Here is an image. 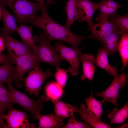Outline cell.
I'll return each mask as SVG.
<instances>
[{"instance_id": "obj_25", "label": "cell", "mask_w": 128, "mask_h": 128, "mask_svg": "<svg viewBox=\"0 0 128 128\" xmlns=\"http://www.w3.org/2000/svg\"><path fill=\"white\" fill-rule=\"evenodd\" d=\"M77 0H68L64 3L66 6L64 8L67 15V21L65 25L70 28V27L75 20L77 19Z\"/></svg>"}, {"instance_id": "obj_19", "label": "cell", "mask_w": 128, "mask_h": 128, "mask_svg": "<svg viewBox=\"0 0 128 128\" xmlns=\"http://www.w3.org/2000/svg\"><path fill=\"white\" fill-rule=\"evenodd\" d=\"M32 27L25 24L20 25L17 31L22 39L23 42L29 47L35 53L37 46L35 44L32 34Z\"/></svg>"}, {"instance_id": "obj_6", "label": "cell", "mask_w": 128, "mask_h": 128, "mask_svg": "<svg viewBox=\"0 0 128 128\" xmlns=\"http://www.w3.org/2000/svg\"><path fill=\"white\" fill-rule=\"evenodd\" d=\"M29 72L24 80L26 90L29 94H34L37 97L44 82L48 77L53 75V73L50 69L44 71L40 66Z\"/></svg>"}, {"instance_id": "obj_16", "label": "cell", "mask_w": 128, "mask_h": 128, "mask_svg": "<svg viewBox=\"0 0 128 128\" xmlns=\"http://www.w3.org/2000/svg\"><path fill=\"white\" fill-rule=\"evenodd\" d=\"M2 12L4 26L3 27L0 29V30L4 33L10 34H12L18 28L15 17L11 14L5 8V6L0 3Z\"/></svg>"}, {"instance_id": "obj_13", "label": "cell", "mask_w": 128, "mask_h": 128, "mask_svg": "<svg viewBox=\"0 0 128 128\" xmlns=\"http://www.w3.org/2000/svg\"><path fill=\"white\" fill-rule=\"evenodd\" d=\"M95 56L91 54H85L81 55L79 57V61L82 63L83 73L81 76L82 81L87 79L91 81L93 80L96 68L94 65Z\"/></svg>"}, {"instance_id": "obj_15", "label": "cell", "mask_w": 128, "mask_h": 128, "mask_svg": "<svg viewBox=\"0 0 128 128\" xmlns=\"http://www.w3.org/2000/svg\"><path fill=\"white\" fill-rule=\"evenodd\" d=\"M108 55L103 47L98 49L94 63L96 66L104 69L109 74L114 76L117 73V68L116 67H112L109 64Z\"/></svg>"}, {"instance_id": "obj_12", "label": "cell", "mask_w": 128, "mask_h": 128, "mask_svg": "<svg viewBox=\"0 0 128 128\" xmlns=\"http://www.w3.org/2000/svg\"><path fill=\"white\" fill-rule=\"evenodd\" d=\"M118 27L112 23L108 21V19L100 20L94 24L90 30L93 39L99 40L109 34Z\"/></svg>"}, {"instance_id": "obj_4", "label": "cell", "mask_w": 128, "mask_h": 128, "mask_svg": "<svg viewBox=\"0 0 128 128\" xmlns=\"http://www.w3.org/2000/svg\"><path fill=\"white\" fill-rule=\"evenodd\" d=\"M33 38L35 43H39L37 52L35 53L40 63H47L56 69L60 67L62 60L57 53L55 47L51 45V41L44 32L39 36H34Z\"/></svg>"}, {"instance_id": "obj_26", "label": "cell", "mask_w": 128, "mask_h": 128, "mask_svg": "<svg viewBox=\"0 0 128 128\" xmlns=\"http://www.w3.org/2000/svg\"><path fill=\"white\" fill-rule=\"evenodd\" d=\"M11 96L9 91L4 86L3 83L0 82V107L6 110L12 108Z\"/></svg>"}, {"instance_id": "obj_36", "label": "cell", "mask_w": 128, "mask_h": 128, "mask_svg": "<svg viewBox=\"0 0 128 128\" xmlns=\"http://www.w3.org/2000/svg\"><path fill=\"white\" fill-rule=\"evenodd\" d=\"M5 46L4 39L0 36V53H1L4 50Z\"/></svg>"}, {"instance_id": "obj_3", "label": "cell", "mask_w": 128, "mask_h": 128, "mask_svg": "<svg viewBox=\"0 0 128 128\" xmlns=\"http://www.w3.org/2000/svg\"><path fill=\"white\" fill-rule=\"evenodd\" d=\"M0 3L9 7L13 11L19 23H26L36 16L42 9L41 4L30 0H0Z\"/></svg>"}, {"instance_id": "obj_1", "label": "cell", "mask_w": 128, "mask_h": 128, "mask_svg": "<svg viewBox=\"0 0 128 128\" xmlns=\"http://www.w3.org/2000/svg\"><path fill=\"white\" fill-rule=\"evenodd\" d=\"M47 8L42 9L39 16H35L27 23L43 30L47 37L51 41L53 40L63 41L70 44L72 48L77 49L79 44L83 40L92 39L91 35L87 36L77 35L71 31L70 28L56 22L48 14Z\"/></svg>"}, {"instance_id": "obj_18", "label": "cell", "mask_w": 128, "mask_h": 128, "mask_svg": "<svg viewBox=\"0 0 128 128\" xmlns=\"http://www.w3.org/2000/svg\"><path fill=\"white\" fill-rule=\"evenodd\" d=\"M90 96L85 99L87 107V109L90 115L95 120L101 122V118L103 112L102 101L100 102L96 100L93 96L91 91Z\"/></svg>"}, {"instance_id": "obj_9", "label": "cell", "mask_w": 128, "mask_h": 128, "mask_svg": "<svg viewBox=\"0 0 128 128\" xmlns=\"http://www.w3.org/2000/svg\"><path fill=\"white\" fill-rule=\"evenodd\" d=\"M25 112L17 110L14 108L8 110L7 114L3 116L8 128H36L35 124L31 123Z\"/></svg>"}, {"instance_id": "obj_29", "label": "cell", "mask_w": 128, "mask_h": 128, "mask_svg": "<svg viewBox=\"0 0 128 128\" xmlns=\"http://www.w3.org/2000/svg\"><path fill=\"white\" fill-rule=\"evenodd\" d=\"M97 3L100 12L99 16L96 19L97 21L108 19L109 16L115 14L117 11V10L108 6L102 0L101 1Z\"/></svg>"}, {"instance_id": "obj_37", "label": "cell", "mask_w": 128, "mask_h": 128, "mask_svg": "<svg viewBox=\"0 0 128 128\" xmlns=\"http://www.w3.org/2000/svg\"><path fill=\"white\" fill-rule=\"evenodd\" d=\"M2 19V12L1 7L0 5V20Z\"/></svg>"}, {"instance_id": "obj_14", "label": "cell", "mask_w": 128, "mask_h": 128, "mask_svg": "<svg viewBox=\"0 0 128 128\" xmlns=\"http://www.w3.org/2000/svg\"><path fill=\"white\" fill-rule=\"evenodd\" d=\"M122 31L118 28L109 34L99 40L103 44V48L109 55H113L118 51L119 38Z\"/></svg>"}, {"instance_id": "obj_30", "label": "cell", "mask_w": 128, "mask_h": 128, "mask_svg": "<svg viewBox=\"0 0 128 128\" xmlns=\"http://www.w3.org/2000/svg\"><path fill=\"white\" fill-rule=\"evenodd\" d=\"M55 76L57 82L62 87H65L67 79V70L62 69L60 67L56 69Z\"/></svg>"}, {"instance_id": "obj_11", "label": "cell", "mask_w": 128, "mask_h": 128, "mask_svg": "<svg viewBox=\"0 0 128 128\" xmlns=\"http://www.w3.org/2000/svg\"><path fill=\"white\" fill-rule=\"evenodd\" d=\"M0 36L4 40L8 54L14 60L19 56L33 52L32 50L23 42L15 39L10 34L5 33L0 30Z\"/></svg>"}, {"instance_id": "obj_2", "label": "cell", "mask_w": 128, "mask_h": 128, "mask_svg": "<svg viewBox=\"0 0 128 128\" xmlns=\"http://www.w3.org/2000/svg\"><path fill=\"white\" fill-rule=\"evenodd\" d=\"M7 85L11 94V103L17 104L29 111L33 118L38 120L41 115L40 112L43 108V102H48L49 99L42 95L37 100H33L24 93L16 90L12 83L7 84Z\"/></svg>"}, {"instance_id": "obj_31", "label": "cell", "mask_w": 128, "mask_h": 128, "mask_svg": "<svg viewBox=\"0 0 128 128\" xmlns=\"http://www.w3.org/2000/svg\"><path fill=\"white\" fill-rule=\"evenodd\" d=\"M91 126L87 123L85 122L83 123L77 121L75 119V116H71L69 119L68 123L65 126H62L63 128H90Z\"/></svg>"}, {"instance_id": "obj_34", "label": "cell", "mask_w": 128, "mask_h": 128, "mask_svg": "<svg viewBox=\"0 0 128 128\" xmlns=\"http://www.w3.org/2000/svg\"><path fill=\"white\" fill-rule=\"evenodd\" d=\"M37 2L39 3L41 5L42 9L48 7V6L49 4V3H46V4H45L44 3V1L46 0L47 1V2L49 3L50 4L52 3L53 4H55V2H54L53 0H35Z\"/></svg>"}, {"instance_id": "obj_28", "label": "cell", "mask_w": 128, "mask_h": 128, "mask_svg": "<svg viewBox=\"0 0 128 128\" xmlns=\"http://www.w3.org/2000/svg\"><path fill=\"white\" fill-rule=\"evenodd\" d=\"M108 19L116 26L122 31L128 33V14L123 16H119L115 14L109 16Z\"/></svg>"}, {"instance_id": "obj_5", "label": "cell", "mask_w": 128, "mask_h": 128, "mask_svg": "<svg viewBox=\"0 0 128 128\" xmlns=\"http://www.w3.org/2000/svg\"><path fill=\"white\" fill-rule=\"evenodd\" d=\"M15 61L16 86L17 87H20L24 85L23 77L25 74L40 66V62L33 52L19 56L15 59Z\"/></svg>"}, {"instance_id": "obj_24", "label": "cell", "mask_w": 128, "mask_h": 128, "mask_svg": "<svg viewBox=\"0 0 128 128\" xmlns=\"http://www.w3.org/2000/svg\"><path fill=\"white\" fill-rule=\"evenodd\" d=\"M14 65L8 63L0 66V82L7 84L15 81V67Z\"/></svg>"}, {"instance_id": "obj_8", "label": "cell", "mask_w": 128, "mask_h": 128, "mask_svg": "<svg viewBox=\"0 0 128 128\" xmlns=\"http://www.w3.org/2000/svg\"><path fill=\"white\" fill-rule=\"evenodd\" d=\"M55 47L62 60L67 61L70 65L69 71L74 76L77 75L79 69V57L82 54L79 50L78 48L68 47L60 41L55 43Z\"/></svg>"}, {"instance_id": "obj_21", "label": "cell", "mask_w": 128, "mask_h": 128, "mask_svg": "<svg viewBox=\"0 0 128 128\" xmlns=\"http://www.w3.org/2000/svg\"><path fill=\"white\" fill-rule=\"evenodd\" d=\"M76 112L78 113L80 115L81 120L89 124L93 128H110V125L102 122L98 121L93 118L90 114L85 105L83 103L81 104L79 108H77Z\"/></svg>"}, {"instance_id": "obj_23", "label": "cell", "mask_w": 128, "mask_h": 128, "mask_svg": "<svg viewBox=\"0 0 128 128\" xmlns=\"http://www.w3.org/2000/svg\"><path fill=\"white\" fill-rule=\"evenodd\" d=\"M121 37L118 44V51L119 52L122 64V74L128 63V34L122 32Z\"/></svg>"}, {"instance_id": "obj_27", "label": "cell", "mask_w": 128, "mask_h": 128, "mask_svg": "<svg viewBox=\"0 0 128 128\" xmlns=\"http://www.w3.org/2000/svg\"><path fill=\"white\" fill-rule=\"evenodd\" d=\"M45 92L49 99H58L62 94V87L57 82H52L46 86Z\"/></svg>"}, {"instance_id": "obj_33", "label": "cell", "mask_w": 128, "mask_h": 128, "mask_svg": "<svg viewBox=\"0 0 128 128\" xmlns=\"http://www.w3.org/2000/svg\"><path fill=\"white\" fill-rule=\"evenodd\" d=\"M102 1L109 7L116 10L123 6V5L116 3L113 0H103Z\"/></svg>"}, {"instance_id": "obj_32", "label": "cell", "mask_w": 128, "mask_h": 128, "mask_svg": "<svg viewBox=\"0 0 128 128\" xmlns=\"http://www.w3.org/2000/svg\"><path fill=\"white\" fill-rule=\"evenodd\" d=\"M8 63L15 64V60L11 57L8 54H4L0 53V65Z\"/></svg>"}, {"instance_id": "obj_22", "label": "cell", "mask_w": 128, "mask_h": 128, "mask_svg": "<svg viewBox=\"0 0 128 128\" xmlns=\"http://www.w3.org/2000/svg\"><path fill=\"white\" fill-rule=\"evenodd\" d=\"M128 117V103L121 109L114 108L108 115V118L110 120V124H120L123 123Z\"/></svg>"}, {"instance_id": "obj_7", "label": "cell", "mask_w": 128, "mask_h": 128, "mask_svg": "<svg viewBox=\"0 0 128 128\" xmlns=\"http://www.w3.org/2000/svg\"><path fill=\"white\" fill-rule=\"evenodd\" d=\"M114 77L112 82L107 89L101 92L96 93L95 95L102 97V101L103 103L108 101L117 106L119 105L117 102L119 95V91L120 89H122L125 87L128 75V73L120 75L117 73Z\"/></svg>"}, {"instance_id": "obj_38", "label": "cell", "mask_w": 128, "mask_h": 128, "mask_svg": "<svg viewBox=\"0 0 128 128\" xmlns=\"http://www.w3.org/2000/svg\"><path fill=\"white\" fill-rule=\"evenodd\" d=\"M5 111L6 110H4L3 109H2L0 107V111L5 112Z\"/></svg>"}, {"instance_id": "obj_17", "label": "cell", "mask_w": 128, "mask_h": 128, "mask_svg": "<svg viewBox=\"0 0 128 128\" xmlns=\"http://www.w3.org/2000/svg\"><path fill=\"white\" fill-rule=\"evenodd\" d=\"M55 115L62 119L73 116L78 107L66 103L57 99H52Z\"/></svg>"}, {"instance_id": "obj_35", "label": "cell", "mask_w": 128, "mask_h": 128, "mask_svg": "<svg viewBox=\"0 0 128 128\" xmlns=\"http://www.w3.org/2000/svg\"><path fill=\"white\" fill-rule=\"evenodd\" d=\"M5 112L0 111V128H8L6 124L3 121V116L5 114Z\"/></svg>"}, {"instance_id": "obj_10", "label": "cell", "mask_w": 128, "mask_h": 128, "mask_svg": "<svg viewBox=\"0 0 128 128\" xmlns=\"http://www.w3.org/2000/svg\"><path fill=\"white\" fill-rule=\"evenodd\" d=\"M77 15L76 20L80 22H86L90 31L94 25L92 21L95 11L98 9L97 3L91 0H77Z\"/></svg>"}, {"instance_id": "obj_20", "label": "cell", "mask_w": 128, "mask_h": 128, "mask_svg": "<svg viewBox=\"0 0 128 128\" xmlns=\"http://www.w3.org/2000/svg\"><path fill=\"white\" fill-rule=\"evenodd\" d=\"M63 119L52 113L48 115L41 114L38 119V128H60L63 125Z\"/></svg>"}]
</instances>
